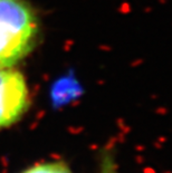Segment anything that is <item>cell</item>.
<instances>
[{
	"mask_svg": "<svg viewBox=\"0 0 172 173\" xmlns=\"http://www.w3.org/2000/svg\"><path fill=\"white\" fill-rule=\"evenodd\" d=\"M39 37V17L29 0H0V67H16Z\"/></svg>",
	"mask_w": 172,
	"mask_h": 173,
	"instance_id": "obj_1",
	"label": "cell"
},
{
	"mask_svg": "<svg viewBox=\"0 0 172 173\" xmlns=\"http://www.w3.org/2000/svg\"><path fill=\"white\" fill-rule=\"evenodd\" d=\"M30 105V91L24 74L15 67H0V131L20 122Z\"/></svg>",
	"mask_w": 172,
	"mask_h": 173,
	"instance_id": "obj_2",
	"label": "cell"
},
{
	"mask_svg": "<svg viewBox=\"0 0 172 173\" xmlns=\"http://www.w3.org/2000/svg\"><path fill=\"white\" fill-rule=\"evenodd\" d=\"M20 173H73L69 165L63 160L41 161L26 168Z\"/></svg>",
	"mask_w": 172,
	"mask_h": 173,
	"instance_id": "obj_3",
	"label": "cell"
},
{
	"mask_svg": "<svg viewBox=\"0 0 172 173\" xmlns=\"http://www.w3.org/2000/svg\"><path fill=\"white\" fill-rule=\"evenodd\" d=\"M101 173H117L116 170L114 169V165L110 162V159H109V158H104L103 164H102Z\"/></svg>",
	"mask_w": 172,
	"mask_h": 173,
	"instance_id": "obj_4",
	"label": "cell"
}]
</instances>
